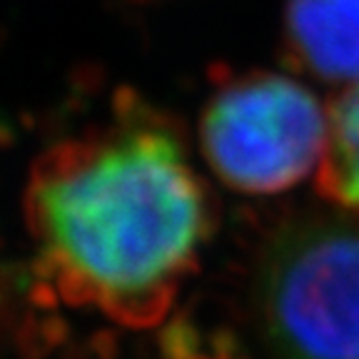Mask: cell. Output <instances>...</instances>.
<instances>
[{"label":"cell","instance_id":"1","mask_svg":"<svg viewBox=\"0 0 359 359\" xmlns=\"http://www.w3.org/2000/svg\"><path fill=\"white\" fill-rule=\"evenodd\" d=\"M25 222L40 275L62 302L152 327L195 269L210 210L175 135L140 118L43 152Z\"/></svg>","mask_w":359,"mask_h":359},{"label":"cell","instance_id":"2","mask_svg":"<svg viewBox=\"0 0 359 359\" xmlns=\"http://www.w3.org/2000/svg\"><path fill=\"white\" fill-rule=\"evenodd\" d=\"M257 302L277 359H359V215L285 224L264 252Z\"/></svg>","mask_w":359,"mask_h":359},{"label":"cell","instance_id":"3","mask_svg":"<svg viewBox=\"0 0 359 359\" xmlns=\"http://www.w3.org/2000/svg\"><path fill=\"white\" fill-rule=\"evenodd\" d=\"M330 115L297 80L252 70L224 80L200 123L202 152L230 187L267 195L320 165Z\"/></svg>","mask_w":359,"mask_h":359},{"label":"cell","instance_id":"4","mask_svg":"<svg viewBox=\"0 0 359 359\" xmlns=\"http://www.w3.org/2000/svg\"><path fill=\"white\" fill-rule=\"evenodd\" d=\"M282 38L299 70L359 83V0H287Z\"/></svg>","mask_w":359,"mask_h":359},{"label":"cell","instance_id":"5","mask_svg":"<svg viewBox=\"0 0 359 359\" xmlns=\"http://www.w3.org/2000/svg\"><path fill=\"white\" fill-rule=\"evenodd\" d=\"M327 115L317 187L327 200L359 215V83L349 85Z\"/></svg>","mask_w":359,"mask_h":359}]
</instances>
